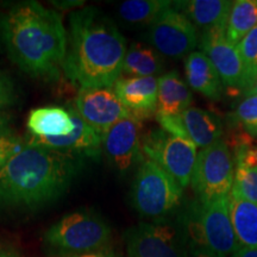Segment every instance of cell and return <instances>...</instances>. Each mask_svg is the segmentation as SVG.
Segmentation results:
<instances>
[{
  "label": "cell",
  "instance_id": "1",
  "mask_svg": "<svg viewBox=\"0 0 257 257\" xmlns=\"http://www.w3.org/2000/svg\"><path fill=\"white\" fill-rule=\"evenodd\" d=\"M80 157L23 143L0 170V207L36 211L68 191L81 169Z\"/></svg>",
  "mask_w": 257,
  "mask_h": 257
},
{
  "label": "cell",
  "instance_id": "2",
  "mask_svg": "<svg viewBox=\"0 0 257 257\" xmlns=\"http://www.w3.org/2000/svg\"><path fill=\"white\" fill-rule=\"evenodd\" d=\"M69 48L63 62L67 78L81 88L113 87L121 75L126 40L113 22L96 8L69 17Z\"/></svg>",
  "mask_w": 257,
  "mask_h": 257
},
{
  "label": "cell",
  "instance_id": "3",
  "mask_svg": "<svg viewBox=\"0 0 257 257\" xmlns=\"http://www.w3.org/2000/svg\"><path fill=\"white\" fill-rule=\"evenodd\" d=\"M10 59L32 78L55 79L62 69L68 36L57 12L37 2L18 3L3 21Z\"/></svg>",
  "mask_w": 257,
  "mask_h": 257
},
{
  "label": "cell",
  "instance_id": "4",
  "mask_svg": "<svg viewBox=\"0 0 257 257\" xmlns=\"http://www.w3.org/2000/svg\"><path fill=\"white\" fill-rule=\"evenodd\" d=\"M180 219L188 244L202 246L216 257H231L240 248L231 221L227 197L207 204L194 201Z\"/></svg>",
  "mask_w": 257,
  "mask_h": 257
},
{
  "label": "cell",
  "instance_id": "5",
  "mask_svg": "<svg viewBox=\"0 0 257 257\" xmlns=\"http://www.w3.org/2000/svg\"><path fill=\"white\" fill-rule=\"evenodd\" d=\"M112 229L92 211L79 210L67 214L44 232V242L64 256L81 255L107 249Z\"/></svg>",
  "mask_w": 257,
  "mask_h": 257
},
{
  "label": "cell",
  "instance_id": "6",
  "mask_svg": "<svg viewBox=\"0 0 257 257\" xmlns=\"http://www.w3.org/2000/svg\"><path fill=\"white\" fill-rule=\"evenodd\" d=\"M184 188L153 161L146 160L138 167L131 187V205L141 217L159 220L178 210Z\"/></svg>",
  "mask_w": 257,
  "mask_h": 257
},
{
  "label": "cell",
  "instance_id": "7",
  "mask_svg": "<svg viewBox=\"0 0 257 257\" xmlns=\"http://www.w3.org/2000/svg\"><path fill=\"white\" fill-rule=\"evenodd\" d=\"M126 257H188V238L181 219L144 221L125 232Z\"/></svg>",
  "mask_w": 257,
  "mask_h": 257
},
{
  "label": "cell",
  "instance_id": "8",
  "mask_svg": "<svg viewBox=\"0 0 257 257\" xmlns=\"http://www.w3.org/2000/svg\"><path fill=\"white\" fill-rule=\"evenodd\" d=\"M233 180V156L225 141H218L199 152L191 180L199 202L207 204L218 198L227 197L232 189Z\"/></svg>",
  "mask_w": 257,
  "mask_h": 257
},
{
  "label": "cell",
  "instance_id": "9",
  "mask_svg": "<svg viewBox=\"0 0 257 257\" xmlns=\"http://www.w3.org/2000/svg\"><path fill=\"white\" fill-rule=\"evenodd\" d=\"M142 152L184 189L191 184L198 156L197 147L191 141L156 128L143 137Z\"/></svg>",
  "mask_w": 257,
  "mask_h": 257
},
{
  "label": "cell",
  "instance_id": "10",
  "mask_svg": "<svg viewBox=\"0 0 257 257\" xmlns=\"http://www.w3.org/2000/svg\"><path fill=\"white\" fill-rule=\"evenodd\" d=\"M148 38L154 49L174 59L188 56L199 44L197 27L173 3L150 24Z\"/></svg>",
  "mask_w": 257,
  "mask_h": 257
},
{
  "label": "cell",
  "instance_id": "11",
  "mask_svg": "<svg viewBox=\"0 0 257 257\" xmlns=\"http://www.w3.org/2000/svg\"><path fill=\"white\" fill-rule=\"evenodd\" d=\"M156 120L162 130L191 141L201 149L220 141L224 134L219 118L210 111L198 107H189L176 115L156 114Z\"/></svg>",
  "mask_w": 257,
  "mask_h": 257
},
{
  "label": "cell",
  "instance_id": "12",
  "mask_svg": "<svg viewBox=\"0 0 257 257\" xmlns=\"http://www.w3.org/2000/svg\"><path fill=\"white\" fill-rule=\"evenodd\" d=\"M142 124L134 117L124 118L102 135L101 152L112 168L126 172L143 162Z\"/></svg>",
  "mask_w": 257,
  "mask_h": 257
},
{
  "label": "cell",
  "instance_id": "13",
  "mask_svg": "<svg viewBox=\"0 0 257 257\" xmlns=\"http://www.w3.org/2000/svg\"><path fill=\"white\" fill-rule=\"evenodd\" d=\"M74 106L80 117L101 136L115 123L131 117L113 87L81 88Z\"/></svg>",
  "mask_w": 257,
  "mask_h": 257
},
{
  "label": "cell",
  "instance_id": "14",
  "mask_svg": "<svg viewBox=\"0 0 257 257\" xmlns=\"http://www.w3.org/2000/svg\"><path fill=\"white\" fill-rule=\"evenodd\" d=\"M199 46L216 67L225 87L244 93V66L239 51L227 40L226 29H210L202 32Z\"/></svg>",
  "mask_w": 257,
  "mask_h": 257
},
{
  "label": "cell",
  "instance_id": "15",
  "mask_svg": "<svg viewBox=\"0 0 257 257\" xmlns=\"http://www.w3.org/2000/svg\"><path fill=\"white\" fill-rule=\"evenodd\" d=\"M68 111L72 114L74 130L67 136L60 137H32L28 138V142L35 146L54 150V152L66 154L75 157H96L101 152L102 138L92 126L80 117L75 106L69 104Z\"/></svg>",
  "mask_w": 257,
  "mask_h": 257
},
{
  "label": "cell",
  "instance_id": "16",
  "mask_svg": "<svg viewBox=\"0 0 257 257\" xmlns=\"http://www.w3.org/2000/svg\"><path fill=\"white\" fill-rule=\"evenodd\" d=\"M113 89L135 119L143 121L156 115L159 83L155 76L120 75Z\"/></svg>",
  "mask_w": 257,
  "mask_h": 257
},
{
  "label": "cell",
  "instance_id": "17",
  "mask_svg": "<svg viewBox=\"0 0 257 257\" xmlns=\"http://www.w3.org/2000/svg\"><path fill=\"white\" fill-rule=\"evenodd\" d=\"M186 79L189 87L210 100H219L223 94V81L216 67L202 51H193L185 60Z\"/></svg>",
  "mask_w": 257,
  "mask_h": 257
},
{
  "label": "cell",
  "instance_id": "18",
  "mask_svg": "<svg viewBox=\"0 0 257 257\" xmlns=\"http://www.w3.org/2000/svg\"><path fill=\"white\" fill-rule=\"evenodd\" d=\"M233 2L226 0H184L173 6L184 14L195 27L206 31L210 29H226Z\"/></svg>",
  "mask_w": 257,
  "mask_h": 257
},
{
  "label": "cell",
  "instance_id": "19",
  "mask_svg": "<svg viewBox=\"0 0 257 257\" xmlns=\"http://www.w3.org/2000/svg\"><path fill=\"white\" fill-rule=\"evenodd\" d=\"M27 127L32 137H60L72 134L74 121L68 108L43 106L29 113Z\"/></svg>",
  "mask_w": 257,
  "mask_h": 257
},
{
  "label": "cell",
  "instance_id": "20",
  "mask_svg": "<svg viewBox=\"0 0 257 257\" xmlns=\"http://www.w3.org/2000/svg\"><path fill=\"white\" fill-rule=\"evenodd\" d=\"M157 83L159 100L156 114L176 115L189 108L193 101V94L187 83L175 70L160 76Z\"/></svg>",
  "mask_w": 257,
  "mask_h": 257
},
{
  "label": "cell",
  "instance_id": "21",
  "mask_svg": "<svg viewBox=\"0 0 257 257\" xmlns=\"http://www.w3.org/2000/svg\"><path fill=\"white\" fill-rule=\"evenodd\" d=\"M229 211L237 240L242 248H257V205L231 189Z\"/></svg>",
  "mask_w": 257,
  "mask_h": 257
},
{
  "label": "cell",
  "instance_id": "22",
  "mask_svg": "<svg viewBox=\"0 0 257 257\" xmlns=\"http://www.w3.org/2000/svg\"><path fill=\"white\" fill-rule=\"evenodd\" d=\"M163 68L159 51L143 43H133L126 50L121 74L127 76H154Z\"/></svg>",
  "mask_w": 257,
  "mask_h": 257
},
{
  "label": "cell",
  "instance_id": "23",
  "mask_svg": "<svg viewBox=\"0 0 257 257\" xmlns=\"http://www.w3.org/2000/svg\"><path fill=\"white\" fill-rule=\"evenodd\" d=\"M257 27V0H237L232 3L226 25V37L237 46Z\"/></svg>",
  "mask_w": 257,
  "mask_h": 257
},
{
  "label": "cell",
  "instance_id": "24",
  "mask_svg": "<svg viewBox=\"0 0 257 257\" xmlns=\"http://www.w3.org/2000/svg\"><path fill=\"white\" fill-rule=\"evenodd\" d=\"M169 5L167 0H127L118 6V16L127 24L150 25Z\"/></svg>",
  "mask_w": 257,
  "mask_h": 257
},
{
  "label": "cell",
  "instance_id": "25",
  "mask_svg": "<svg viewBox=\"0 0 257 257\" xmlns=\"http://www.w3.org/2000/svg\"><path fill=\"white\" fill-rule=\"evenodd\" d=\"M244 66V94L252 87L257 79V27L237 44Z\"/></svg>",
  "mask_w": 257,
  "mask_h": 257
},
{
  "label": "cell",
  "instance_id": "26",
  "mask_svg": "<svg viewBox=\"0 0 257 257\" xmlns=\"http://www.w3.org/2000/svg\"><path fill=\"white\" fill-rule=\"evenodd\" d=\"M232 191L245 200L257 205V169L242 163L234 165V180Z\"/></svg>",
  "mask_w": 257,
  "mask_h": 257
},
{
  "label": "cell",
  "instance_id": "27",
  "mask_svg": "<svg viewBox=\"0 0 257 257\" xmlns=\"http://www.w3.org/2000/svg\"><path fill=\"white\" fill-rule=\"evenodd\" d=\"M233 119L252 138H257V95H245L237 105Z\"/></svg>",
  "mask_w": 257,
  "mask_h": 257
},
{
  "label": "cell",
  "instance_id": "28",
  "mask_svg": "<svg viewBox=\"0 0 257 257\" xmlns=\"http://www.w3.org/2000/svg\"><path fill=\"white\" fill-rule=\"evenodd\" d=\"M22 146L23 142L12 134L0 138V170L4 168L9 160L21 149Z\"/></svg>",
  "mask_w": 257,
  "mask_h": 257
},
{
  "label": "cell",
  "instance_id": "29",
  "mask_svg": "<svg viewBox=\"0 0 257 257\" xmlns=\"http://www.w3.org/2000/svg\"><path fill=\"white\" fill-rule=\"evenodd\" d=\"M16 88L9 75L0 69V111L16 102Z\"/></svg>",
  "mask_w": 257,
  "mask_h": 257
},
{
  "label": "cell",
  "instance_id": "30",
  "mask_svg": "<svg viewBox=\"0 0 257 257\" xmlns=\"http://www.w3.org/2000/svg\"><path fill=\"white\" fill-rule=\"evenodd\" d=\"M188 257H216L202 246L188 244Z\"/></svg>",
  "mask_w": 257,
  "mask_h": 257
},
{
  "label": "cell",
  "instance_id": "31",
  "mask_svg": "<svg viewBox=\"0 0 257 257\" xmlns=\"http://www.w3.org/2000/svg\"><path fill=\"white\" fill-rule=\"evenodd\" d=\"M0 257H23L17 249L10 244L0 242Z\"/></svg>",
  "mask_w": 257,
  "mask_h": 257
},
{
  "label": "cell",
  "instance_id": "32",
  "mask_svg": "<svg viewBox=\"0 0 257 257\" xmlns=\"http://www.w3.org/2000/svg\"><path fill=\"white\" fill-rule=\"evenodd\" d=\"M64 257H120L117 253L111 251V250H100V251L95 252H88V253H81V255H73V256H64Z\"/></svg>",
  "mask_w": 257,
  "mask_h": 257
},
{
  "label": "cell",
  "instance_id": "33",
  "mask_svg": "<svg viewBox=\"0 0 257 257\" xmlns=\"http://www.w3.org/2000/svg\"><path fill=\"white\" fill-rule=\"evenodd\" d=\"M9 124H10L9 115L3 113V112L0 111V138L6 136V135L11 134V131H10Z\"/></svg>",
  "mask_w": 257,
  "mask_h": 257
},
{
  "label": "cell",
  "instance_id": "34",
  "mask_svg": "<svg viewBox=\"0 0 257 257\" xmlns=\"http://www.w3.org/2000/svg\"><path fill=\"white\" fill-rule=\"evenodd\" d=\"M231 257H257V248H240Z\"/></svg>",
  "mask_w": 257,
  "mask_h": 257
},
{
  "label": "cell",
  "instance_id": "35",
  "mask_svg": "<svg viewBox=\"0 0 257 257\" xmlns=\"http://www.w3.org/2000/svg\"><path fill=\"white\" fill-rule=\"evenodd\" d=\"M59 3V2H57ZM59 4H62V5H57L56 8H62V9H67V8H73V6H82L83 2H61Z\"/></svg>",
  "mask_w": 257,
  "mask_h": 257
},
{
  "label": "cell",
  "instance_id": "36",
  "mask_svg": "<svg viewBox=\"0 0 257 257\" xmlns=\"http://www.w3.org/2000/svg\"><path fill=\"white\" fill-rule=\"evenodd\" d=\"M245 95H257V79H256L255 83L252 85V87L245 93Z\"/></svg>",
  "mask_w": 257,
  "mask_h": 257
}]
</instances>
